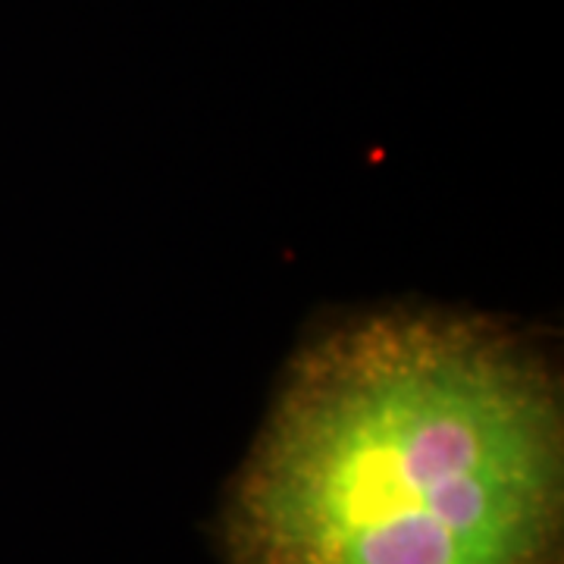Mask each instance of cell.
I'll return each instance as SVG.
<instances>
[{"instance_id": "obj_1", "label": "cell", "mask_w": 564, "mask_h": 564, "mask_svg": "<svg viewBox=\"0 0 564 564\" xmlns=\"http://www.w3.org/2000/svg\"><path fill=\"white\" fill-rule=\"evenodd\" d=\"M562 380L484 317L373 314L314 343L226 508L229 564H558Z\"/></svg>"}]
</instances>
